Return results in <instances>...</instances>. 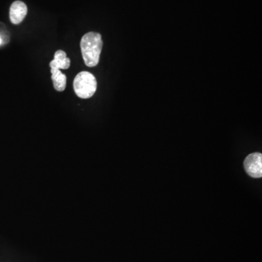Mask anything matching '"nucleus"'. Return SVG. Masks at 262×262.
<instances>
[{
  "instance_id": "f257e3e1",
  "label": "nucleus",
  "mask_w": 262,
  "mask_h": 262,
  "mask_svg": "<svg viewBox=\"0 0 262 262\" xmlns=\"http://www.w3.org/2000/svg\"><path fill=\"white\" fill-rule=\"evenodd\" d=\"M82 55L88 67L97 66L103 47L102 35L97 32H89L83 36L80 42Z\"/></svg>"
},
{
  "instance_id": "20e7f679",
  "label": "nucleus",
  "mask_w": 262,
  "mask_h": 262,
  "mask_svg": "<svg viewBox=\"0 0 262 262\" xmlns=\"http://www.w3.org/2000/svg\"><path fill=\"white\" fill-rule=\"evenodd\" d=\"M27 14V6L22 1H15L10 9V18L13 25H19Z\"/></svg>"
},
{
  "instance_id": "0eeeda50",
  "label": "nucleus",
  "mask_w": 262,
  "mask_h": 262,
  "mask_svg": "<svg viewBox=\"0 0 262 262\" xmlns=\"http://www.w3.org/2000/svg\"><path fill=\"white\" fill-rule=\"evenodd\" d=\"M2 43H3V39L0 38V44H1Z\"/></svg>"
},
{
  "instance_id": "f03ea898",
  "label": "nucleus",
  "mask_w": 262,
  "mask_h": 262,
  "mask_svg": "<svg viewBox=\"0 0 262 262\" xmlns=\"http://www.w3.org/2000/svg\"><path fill=\"white\" fill-rule=\"evenodd\" d=\"M73 87L78 97L84 99H90L97 91V79L88 72H81L75 77Z\"/></svg>"
},
{
  "instance_id": "7ed1b4c3",
  "label": "nucleus",
  "mask_w": 262,
  "mask_h": 262,
  "mask_svg": "<svg viewBox=\"0 0 262 262\" xmlns=\"http://www.w3.org/2000/svg\"><path fill=\"white\" fill-rule=\"evenodd\" d=\"M246 173L253 178H261L262 176V155L261 153L251 154L246 157L244 162Z\"/></svg>"
},
{
  "instance_id": "423d86ee",
  "label": "nucleus",
  "mask_w": 262,
  "mask_h": 262,
  "mask_svg": "<svg viewBox=\"0 0 262 262\" xmlns=\"http://www.w3.org/2000/svg\"><path fill=\"white\" fill-rule=\"evenodd\" d=\"M52 80L54 88L58 91H63L66 86V76L61 73L58 68H51Z\"/></svg>"
},
{
  "instance_id": "39448f33",
  "label": "nucleus",
  "mask_w": 262,
  "mask_h": 262,
  "mask_svg": "<svg viewBox=\"0 0 262 262\" xmlns=\"http://www.w3.org/2000/svg\"><path fill=\"white\" fill-rule=\"evenodd\" d=\"M71 61L69 58L66 57V54L63 51H56L54 55V59L50 63L51 68H62L67 69L69 68Z\"/></svg>"
}]
</instances>
